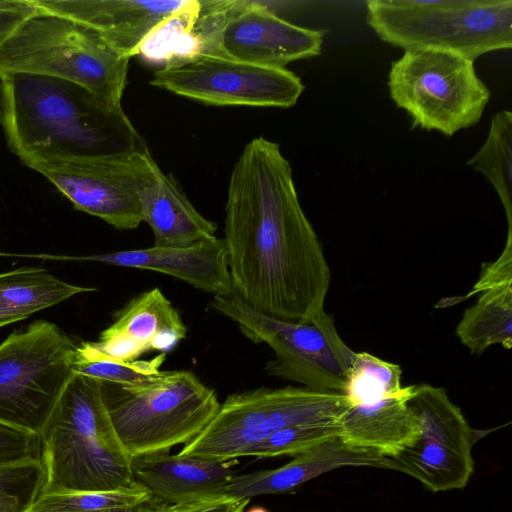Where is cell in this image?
<instances>
[{
    "instance_id": "obj_33",
    "label": "cell",
    "mask_w": 512,
    "mask_h": 512,
    "mask_svg": "<svg viewBox=\"0 0 512 512\" xmlns=\"http://www.w3.org/2000/svg\"><path fill=\"white\" fill-rule=\"evenodd\" d=\"M36 10L33 0H0V46Z\"/></svg>"
},
{
    "instance_id": "obj_1",
    "label": "cell",
    "mask_w": 512,
    "mask_h": 512,
    "mask_svg": "<svg viewBox=\"0 0 512 512\" xmlns=\"http://www.w3.org/2000/svg\"><path fill=\"white\" fill-rule=\"evenodd\" d=\"M223 239L234 293L246 306L292 323L324 310L330 268L276 142L252 139L235 163Z\"/></svg>"
},
{
    "instance_id": "obj_32",
    "label": "cell",
    "mask_w": 512,
    "mask_h": 512,
    "mask_svg": "<svg viewBox=\"0 0 512 512\" xmlns=\"http://www.w3.org/2000/svg\"><path fill=\"white\" fill-rule=\"evenodd\" d=\"M507 283H512V237L510 236H507L505 248L499 258L482 265L479 280L466 297Z\"/></svg>"
},
{
    "instance_id": "obj_28",
    "label": "cell",
    "mask_w": 512,
    "mask_h": 512,
    "mask_svg": "<svg viewBox=\"0 0 512 512\" xmlns=\"http://www.w3.org/2000/svg\"><path fill=\"white\" fill-rule=\"evenodd\" d=\"M402 370L397 364L384 361L366 352L357 353L345 395L349 405L396 395L404 391Z\"/></svg>"
},
{
    "instance_id": "obj_23",
    "label": "cell",
    "mask_w": 512,
    "mask_h": 512,
    "mask_svg": "<svg viewBox=\"0 0 512 512\" xmlns=\"http://www.w3.org/2000/svg\"><path fill=\"white\" fill-rule=\"evenodd\" d=\"M94 287L63 281L40 266L19 267L0 273V328L27 319Z\"/></svg>"
},
{
    "instance_id": "obj_3",
    "label": "cell",
    "mask_w": 512,
    "mask_h": 512,
    "mask_svg": "<svg viewBox=\"0 0 512 512\" xmlns=\"http://www.w3.org/2000/svg\"><path fill=\"white\" fill-rule=\"evenodd\" d=\"M40 440V493L114 490L135 482L132 457L114 429L98 379L72 376Z\"/></svg>"
},
{
    "instance_id": "obj_19",
    "label": "cell",
    "mask_w": 512,
    "mask_h": 512,
    "mask_svg": "<svg viewBox=\"0 0 512 512\" xmlns=\"http://www.w3.org/2000/svg\"><path fill=\"white\" fill-rule=\"evenodd\" d=\"M131 467L135 481L170 505L228 496L234 476L226 462L168 452L132 457Z\"/></svg>"
},
{
    "instance_id": "obj_16",
    "label": "cell",
    "mask_w": 512,
    "mask_h": 512,
    "mask_svg": "<svg viewBox=\"0 0 512 512\" xmlns=\"http://www.w3.org/2000/svg\"><path fill=\"white\" fill-rule=\"evenodd\" d=\"M186 333L178 310L156 287L137 295L117 311L97 341L77 345L75 359L134 361L150 351L169 352Z\"/></svg>"
},
{
    "instance_id": "obj_34",
    "label": "cell",
    "mask_w": 512,
    "mask_h": 512,
    "mask_svg": "<svg viewBox=\"0 0 512 512\" xmlns=\"http://www.w3.org/2000/svg\"><path fill=\"white\" fill-rule=\"evenodd\" d=\"M37 495L0 491V512H27Z\"/></svg>"
},
{
    "instance_id": "obj_20",
    "label": "cell",
    "mask_w": 512,
    "mask_h": 512,
    "mask_svg": "<svg viewBox=\"0 0 512 512\" xmlns=\"http://www.w3.org/2000/svg\"><path fill=\"white\" fill-rule=\"evenodd\" d=\"M344 466H371L394 470L391 457L360 449L336 438L298 454L289 463L271 470L234 475L227 495L237 499L286 493L303 483Z\"/></svg>"
},
{
    "instance_id": "obj_27",
    "label": "cell",
    "mask_w": 512,
    "mask_h": 512,
    "mask_svg": "<svg viewBox=\"0 0 512 512\" xmlns=\"http://www.w3.org/2000/svg\"><path fill=\"white\" fill-rule=\"evenodd\" d=\"M339 434L340 426L338 420L292 425L278 430L251 445L244 450L241 457L296 456L339 438Z\"/></svg>"
},
{
    "instance_id": "obj_35",
    "label": "cell",
    "mask_w": 512,
    "mask_h": 512,
    "mask_svg": "<svg viewBox=\"0 0 512 512\" xmlns=\"http://www.w3.org/2000/svg\"><path fill=\"white\" fill-rule=\"evenodd\" d=\"M249 501V498L225 496L194 512H243Z\"/></svg>"
},
{
    "instance_id": "obj_6",
    "label": "cell",
    "mask_w": 512,
    "mask_h": 512,
    "mask_svg": "<svg viewBox=\"0 0 512 512\" xmlns=\"http://www.w3.org/2000/svg\"><path fill=\"white\" fill-rule=\"evenodd\" d=\"M114 429L131 457L169 452L198 436L220 407L214 389L188 370L133 385L101 381Z\"/></svg>"
},
{
    "instance_id": "obj_18",
    "label": "cell",
    "mask_w": 512,
    "mask_h": 512,
    "mask_svg": "<svg viewBox=\"0 0 512 512\" xmlns=\"http://www.w3.org/2000/svg\"><path fill=\"white\" fill-rule=\"evenodd\" d=\"M185 0H33L37 8L76 20L97 32L126 58Z\"/></svg>"
},
{
    "instance_id": "obj_10",
    "label": "cell",
    "mask_w": 512,
    "mask_h": 512,
    "mask_svg": "<svg viewBox=\"0 0 512 512\" xmlns=\"http://www.w3.org/2000/svg\"><path fill=\"white\" fill-rule=\"evenodd\" d=\"M390 97L413 127L452 136L481 119L491 92L474 61L436 50H406L391 64Z\"/></svg>"
},
{
    "instance_id": "obj_37",
    "label": "cell",
    "mask_w": 512,
    "mask_h": 512,
    "mask_svg": "<svg viewBox=\"0 0 512 512\" xmlns=\"http://www.w3.org/2000/svg\"><path fill=\"white\" fill-rule=\"evenodd\" d=\"M246 512H269L267 509H265L264 507H261V506H254L252 508H250L248 511Z\"/></svg>"
},
{
    "instance_id": "obj_14",
    "label": "cell",
    "mask_w": 512,
    "mask_h": 512,
    "mask_svg": "<svg viewBox=\"0 0 512 512\" xmlns=\"http://www.w3.org/2000/svg\"><path fill=\"white\" fill-rule=\"evenodd\" d=\"M325 32L293 24L265 1L234 0L222 28V57L260 66L286 68L321 53Z\"/></svg>"
},
{
    "instance_id": "obj_11",
    "label": "cell",
    "mask_w": 512,
    "mask_h": 512,
    "mask_svg": "<svg viewBox=\"0 0 512 512\" xmlns=\"http://www.w3.org/2000/svg\"><path fill=\"white\" fill-rule=\"evenodd\" d=\"M408 403L418 419V434L391 457L394 470L432 492L464 488L474 471L472 447L480 431L469 425L444 388L413 385Z\"/></svg>"
},
{
    "instance_id": "obj_22",
    "label": "cell",
    "mask_w": 512,
    "mask_h": 512,
    "mask_svg": "<svg viewBox=\"0 0 512 512\" xmlns=\"http://www.w3.org/2000/svg\"><path fill=\"white\" fill-rule=\"evenodd\" d=\"M139 203L154 246L182 247L215 237L217 225L198 212L173 176L157 163L139 192Z\"/></svg>"
},
{
    "instance_id": "obj_24",
    "label": "cell",
    "mask_w": 512,
    "mask_h": 512,
    "mask_svg": "<svg viewBox=\"0 0 512 512\" xmlns=\"http://www.w3.org/2000/svg\"><path fill=\"white\" fill-rule=\"evenodd\" d=\"M456 335L473 355H481L492 345L512 346V283L481 292L465 310Z\"/></svg>"
},
{
    "instance_id": "obj_21",
    "label": "cell",
    "mask_w": 512,
    "mask_h": 512,
    "mask_svg": "<svg viewBox=\"0 0 512 512\" xmlns=\"http://www.w3.org/2000/svg\"><path fill=\"white\" fill-rule=\"evenodd\" d=\"M413 385L404 391L349 407L338 419L339 438L347 445L393 457L418 434V419L408 403Z\"/></svg>"
},
{
    "instance_id": "obj_25",
    "label": "cell",
    "mask_w": 512,
    "mask_h": 512,
    "mask_svg": "<svg viewBox=\"0 0 512 512\" xmlns=\"http://www.w3.org/2000/svg\"><path fill=\"white\" fill-rule=\"evenodd\" d=\"M154 503L149 490L135 481L114 490L40 493L27 512H144Z\"/></svg>"
},
{
    "instance_id": "obj_29",
    "label": "cell",
    "mask_w": 512,
    "mask_h": 512,
    "mask_svg": "<svg viewBox=\"0 0 512 512\" xmlns=\"http://www.w3.org/2000/svg\"><path fill=\"white\" fill-rule=\"evenodd\" d=\"M166 359V353L146 360L129 362L108 359L76 360L73 365L75 374H80L120 385H133L145 382L160 372Z\"/></svg>"
},
{
    "instance_id": "obj_26",
    "label": "cell",
    "mask_w": 512,
    "mask_h": 512,
    "mask_svg": "<svg viewBox=\"0 0 512 512\" xmlns=\"http://www.w3.org/2000/svg\"><path fill=\"white\" fill-rule=\"evenodd\" d=\"M491 183L504 207L512 236V112L501 110L491 118L486 140L467 162Z\"/></svg>"
},
{
    "instance_id": "obj_5",
    "label": "cell",
    "mask_w": 512,
    "mask_h": 512,
    "mask_svg": "<svg viewBox=\"0 0 512 512\" xmlns=\"http://www.w3.org/2000/svg\"><path fill=\"white\" fill-rule=\"evenodd\" d=\"M367 22L406 50L449 52L475 61L512 47L511 0H370Z\"/></svg>"
},
{
    "instance_id": "obj_12",
    "label": "cell",
    "mask_w": 512,
    "mask_h": 512,
    "mask_svg": "<svg viewBox=\"0 0 512 512\" xmlns=\"http://www.w3.org/2000/svg\"><path fill=\"white\" fill-rule=\"evenodd\" d=\"M150 85L216 106L289 108L304 91L301 79L287 68L222 56H203L159 68Z\"/></svg>"
},
{
    "instance_id": "obj_17",
    "label": "cell",
    "mask_w": 512,
    "mask_h": 512,
    "mask_svg": "<svg viewBox=\"0 0 512 512\" xmlns=\"http://www.w3.org/2000/svg\"><path fill=\"white\" fill-rule=\"evenodd\" d=\"M231 5L232 0H185L151 29L135 56L160 68L220 56V33Z\"/></svg>"
},
{
    "instance_id": "obj_2",
    "label": "cell",
    "mask_w": 512,
    "mask_h": 512,
    "mask_svg": "<svg viewBox=\"0 0 512 512\" xmlns=\"http://www.w3.org/2000/svg\"><path fill=\"white\" fill-rule=\"evenodd\" d=\"M0 123L11 151L31 169L147 148L123 108L47 76L1 75Z\"/></svg>"
},
{
    "instance_id": "obj_13",
    "label": "cell",
    "mask_w": 512,
    "mask_h": 512,
    "mask_svg": "<svg viewBox=\"0 0 512 512\" xmlns=\"http://www.w3.org/2000/svg\"><path fill=\"white\" fill-rule=\"evenodd\" d=\"M156 161L148 148L76 163L42 164L47 178L75 207L119 230L137 228L139 192Z\"/></svg>"
},
{
    "instance_id": "obj_15",
    "label": "cell",
    "mask_w": 512,
    "mask_h": 512,
    "mask_svg": "<svg viewBox=\"0 0 512 512\" xmlns=\"http://www.w3.org/2000/svg\"><path fill=\"white\" fill-rule=\"evenodd\" d=\"M4 257L44 261L98 262L125 268L152 270L182 280L213 296L234 292L223 238L182 247L122 250L90 255L5 252Z\"/></svg>"
},
{
    "instance_id": "obj_30",
    "label": "cell",
    "mask_w": 512,
    "mask_h": 512,
    "mask_svg": "<svg viewBox=\"0 0 512 512\" xmlns=\"http://www.w3.org/2000/svg\"><path fill=\"white\" fill-rule=\"evenodd\" d=\"M45 480L41 458L0 465V491L39 495Z\"/></svg>"
},
{
    "instance_id": "obj_31",
    "label": "cell",
    "mask_w": 512,
    "mask_h": 512,
    "mask_svg": "<svg viewBox=\"0 0 512 512\" xmlns=\"http://www.w3.org/2000/svg\"><path fill=\"white\" fill-rule=\"evenodd\" d=\"M41 458L40 437L0 424V465Z\"/></svg>"
},
{
    "instance_id": "obj_4",
    "label": "cell",
    "mask_w": 512,
    "mask_h": 512,
    "mask_svg": "<svg viewBox=\"0 0 512 512\" xmlns=\"http://www.w3.org/2000/svg\"><path fill=\"white\" fill-rule=\"evenodd\" d=\"M129 60L88 26L37 8L1 44L0 76L25 73L66 80L122 108Z\"/></svg>"
},
{
    "instance_id": "obj_36",
    "label": "cell",
    "mask_w": 512,
    "mask_h": 512,
    "mask_svg": "<svg viewBox=\"0 0 512 512\" xmlns=\"http://www.w3.org/2000/svg\"><path fill=\"white\" fill-rule=\"evenodd\" d=\"M218 499H220V498L201 500V501H195V502H189V503H182V504H177V505H170V504H165V503H161L159 505L153 504L151 507H149L144 512H194L198 509H201V508L215 502Z\"/></svg>"
},
{
    "instance_id": "obj_9",
    "label": "cell",
    "mask_w": 512,
    "mask_h": 512,
    "mask_svg": "<svg viewBox=\"0 0 512 512\" xmlns=\"http://www.w3.org/2000/svg\"><path fill=\"white\" fill-rule=\"evenodd\" d=\"M76 348L46 320L8 335L0 343V424L40 437L75 374Z\"/></svg>"
},
{
    "instance_id": "obj_8",
    "label": "cell",
    "mask_w": 512,
    "mask_h": 512,
    "mask_svg": "<svg viewBox=\"0 0 512 512\" xmlns=\"http://www.w3.org/2000/svg\"><path fill=\"white\" fill-rule=\"evenodd\" d=\"M349 407L345 394L306 387H260L229 395L209 424L178 453L217 462L285 427L335 421Z\"/></svg>"
},
{
    "instance_id": "obj_7",
    "label": "cell",
    "mask_w": 512,
    "mask_h": 512,
    "mask_svg": "<svg viewBox=\"0 0 512 512\" xmlns=\"http://www.w3.org/2000/svg\"><path fill=\"white\" fill-rule=\"evenodd\" d=\"M210 306L232 320L249 340L271 347L275 358L265 366L269 376L312 390L345 393L357 353L342 340L333 317L324 310L311 321L292 323L254 311L234 292L213 296Z\"/></svg>"
}]
</instances>
